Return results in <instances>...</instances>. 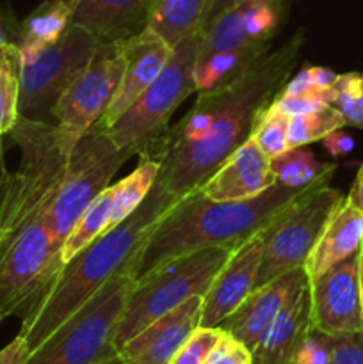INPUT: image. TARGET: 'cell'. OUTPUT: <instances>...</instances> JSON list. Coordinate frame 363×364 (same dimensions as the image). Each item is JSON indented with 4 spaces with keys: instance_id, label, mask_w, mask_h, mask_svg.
Listing matches in <instances>:
<instances>
[{
    "instance_id": "obj_1",
    "label": "cell",
    "mask_w": 363,
    "mask_h": 364,
    "mask_svg": "<svg viewBox=\"0 0 363 364\" xmlns=\"http://www.w3.org/2000/svg\"><path fill=\"white\" fill-rule=\"evenodd\" d=\"M9 135L21 160L0 194V316L23 320L63 270L50 206L71 148L56 124L25 117H18Z\"/></svg>"
},
{
    "instance_id": "obj_2",
    "label": "cell",
    "mask_w": 363,
    "mask_h": 364,
    "mask_svg": "<svg viewBox=\"0 0 363 364\" xmlns=\"http://www.w3.org/2000/svg\"><path fill=\"white\" fill-rule=\"evenodd\" d=\"M302 34L265 53L238 80L199 91L194 107L160 139L149 159L160 164L155 183L177 198L201 187L241 148L298 64Z\"/></svg>"
},
{
    "instance_id": "obj_3",
    "label": "cell",
    "mask_w": 363,
    "mask_h": 364,
    "mask_svg": "<svg viewBox=\"0 0 363 364\" xmlns=\"http://www.w3.org/2000/svg\"><path fill=\"white\" fill-rule=\"evenodd\" d=\"M319 185L290 188L276 183L244 201H212L198 191L191 192L162 217L137 252V277L187 252L206 247H238L267 230L292 203Z\"/></svg>"
},
{
    "instance_id": "obj_4",
    "label": "cell",
    "mask_w": 363,
    "mask_h": 364,
    "mask_svg": "<svg viewBox=\"0 0 363 364\" xmlns=\"http://www.w3.org/2000/svg\"><path fill=\"white\" fill-rule=\"evenodd\" d=\"M180 199L155 183L148 198L130 217L100 235L63 267L46 297L21 320L18 334L25 338L31 352L141 251L162 217Z\"/></svg>"
},
{
    "instance_id": "obj_5",
    "label": "cell",
    "mask_w": 363,
    "mask_h": 364,
    "mask_svg": "<svg viewBox=\"0 0 363 364\" xmlns=\"http://www.w3.org/2000/svg\"><path fill=\"white\" fill-rule=\"evenodd\" d=\"M135 259L137 255L34 348L27 364H112L117 361L120 355L114 336L125 302L137 279Z\"/></svg>"
},
{
    "instance_id": "obj_6",
    "label": "cell",
    "mask_w": 363,
    "mask_h": 364,
    "mask_svg": "<svg viewBox=\"0 0 363 364\" xmlns=\"http://www.w3.org/2000/svg\"><path fill=\"white\" fill-rule=\"evenodd\" d=\"M237 247H206L160 263L135 279L116 327V347L194 295H205Z\"/></svg>"
},
{
    "instance_id": "obj_7",
    "label": "cell",
    "mask_w": 363,
    "mask_h": 364,
    "mask_svg": "<svg viewBox=\"0 0 363 364\" xmlns=\"http://www.w3.org/2000/svg\"><path fill=\"white\" fill-rule=\"evenodd\" d=\"M205 31L189 36L171 52L159 77L114 124L105 128L116 146L149 159L169 130V119L187 96L196 91L194 68Z\"/></svg>"
},
{
    "instance_id": "obj_8",
    "label": "cell",
    "mask_w": 363,
    "mask_h": 364,
    "mask_svg": "<svg viewBox=\"0 0 363 364\" xmlns=\"http://www.w3.org/2000/svg\"><path fill=\"white\" fill-rule=\"evenodd\" d=\"M130 156L134 151L116 146L98 123L78 139L68 155L63 181L50 206L53 238L60 247L80 213L109 187L114 174Z\"/></svg>"
},
{
    "instance_id": "obj_9",
    "label": "cell",
    "mask_w": 363,
    "mask_h": 364,
    "mask_svg": "<svg viewBox=\"0 0 363 364\" xmlns=\"http://www.w3.org/2000/svg\"><path fill=\"white\" fill-rule=\"evenodd\" d=\"M345 196L327 183L313 187L292 203L281 215L263 230V252L256 287L305 267L324 228Z\"/></svg>"
},
{
    "instance_id": "obj_10",
    "label": "cell",
    "mask_w": 363,
    "mask_h": 364,
    "mask_svg": "<svg viewBox=\"0 0 363 364\" xmlns=\"http://www.w3.org/2000/svg\"><path fill=\"white\" fill-rule=\"evenodd\" d=\"M100 39L78 25H70L64 34L43 50L36 59L21 63L20 117L52 123V110L71 82L84 71L95 55Z\"/></svg>"
},
{
    "instance_id": "obj_11",
    "label": "cell",
    "mask_w": 363,
    "mask_h": 364,
    "mask_svg": "<svg viewBox=\"0 0 363 364\" xmlns=\"http://www.w3.org/2000/svg\"><path fill=\"white\" fill-rule=\"evenodd\" d=\"M127 68L123 39L102 41L80 75L63 92L52 110L57 130L71 149L78 139L102 119L116 95Z\"/></svg>"
},
{
    "instance_id": "obj_12",
    "label": "cell",
    "mask_w": 363,
    "mask_h": 364,
    "mask_svg": "<svg viewBox=\"0 0 363 364\" xmlns=\"http://www.w3.org/2000/svg\"><path fill=\"white\" fill-rule=\"evenodd\" d=\"M363 249L337 263L317 279L308 281L312 301V326L335 334L363 331V302L359 265Z\"/></svg>"
},
{
    "instance_id": "obj_13",
    "label": "cell",
    "mask_w": 363,
    "mask_h": 364,
    "mask_svg": "<svg viewBox=\"0 0 363 364\" xmlns=\"http://www.w3.org/2000/svg\"><path fill=\"white\" fill-rule=\"evenodd\" d=\"M283 14V0H241L205 27L199 53L238 46L270 48Z\"/></svg>"
},
{
    "instance_id": "obj_14",
    "label": "cell",
    "mask_w": 363,
    "mask_h": 364,
    "mask_svg": "<svg viewBox=\"0 0 363 364\" xmlns=\"http://www.w3.org/2000/svg\"><path fill=\"white\" fill-rule=\"evenodd\" d=\"M306 284L308 277L305 267H301L269 281L267 284L256 287L249 297L219 323V327L246 345L253 354L270 323Z\"/></svg>"
},
{
    "instance_id": "obj_15",
    "label": "cell",
    "mask_w": 363,
    "mask_h": 364,
    "mask_svg": "<svg viewBox=\"0 0 363 364\" xmlns=\"http://www.w3.org/2000/svg\"><path fill=\"white\" fill-rule=\"evenodd\" d=\"M201 308L203 295H194L139 331L117 355L125 364H169L201 323Z\"/></svg>"
},
{
    "instance_id": "obj_16",
    "label": "cell",
    "mask_w": 363,
    "mask_h": 364,
    "mask_svg": "<svg viewBox=\"0 0 363 364\" xmlns=\"http://www.w3.org/2000/svg\"><path fill=\"white\" fill-rule=\"evenodd\" d=\"M262 252V235H256L231 252L228 262L217 272L216 279L203 295L199 326L219 327V323L249 297V294L256 288Z\"/></svg>"
},
{
    "instance_id": "obj_17",
    "label": "cell",
    "mask_w": 363,
    "mask_h": 364,
    "mask_svg": "<svg viewBox=\"0 0 363 364\" xmlns=\"http://www.w3.org/2000/svg\"><path fill=\"white\" fill-rule=\"evenodd\" d=\"M123 46L127 53V68L109 109L98 121L100 127L103 128H109L110 124L116 123L137 102L139 96L159 77L173 52L166 41H162L148 28H142L137 34L125 38Z\"/></svg>"
},
{
    "instance_id": "obj_18",
    "label": "cell",
    "mask_w": 363,
    "mask_h": 364,
    "mask_svg": "<svg viewBox=\"0 0 363 364\" xmlns=\"http://www.w3.org/2000/svg\"><path fill=\"white\" fill-rule=\"evenodd\" d=\"M276 185L270 159L251 137L235 149L196 191L212 201H244Z\"/></svg>"
},
{
    "instance_id": "obj_19",
    "label": "cell",
    "mask_w": 363,
    "mask_h": 364,
    "mask_svg": "<svg viewBox=\"0 0 363 364\" xmlns=\"http://www.w3.org/2000/svg\"><path fill=\"white\" fill-rule=\"evenodd\" d=\"M153 0H77L71 25L85 28L100 41L130 38L146 27Z\"/></svg>"
},
{
    "instance_id": "obj_20",
    "label": "cell",
    "mask_w": 363,
    "mask_h": 364,
    "mask_svg": "<svg viewBox=\"0 0 363 364\" xmlns=\"http://www.w3.org/2000/svg\"><path fill=\"white\" fill-rule=\"evenodd\" d=\"M359 249H363V213L345 198L344 203L335 210L306 259V277L308 281L317 279Z\"/></svg>"
},
{
    "instance_id": "obj_21",
    "label": "cell",
    "mask_w": 363,
    "mask_h": 364,
    "mask_svg": "<svg viewBox=\"0 0 363 364\" xmlns=\"http://www.w3.org/2000/svg\"><path fill=\"white\" fill-rule=\"evenodd\" d=\"M312 327V301L310 288L306 284L265 331L253 350V361L287 364Z\"/></svg>"
},
{
    "instance_id": "obj_22",
    "label": "cell",
    "mask_w": 363,
    "mask_h": 364,
    "mask_svg": "<svg viewBox=\"0 0 363 364\" xmlns=\"http://www.w3.org/2000/svg\"><path fill=\"white\" fill-rule=\"evenodd\" d=\"M73 9V4L66 0H46L21 21L16 41L21 63L36 59L64 34L71 25Z\"/></svg>"
},
{
    "instance_id": "obj_23",
    "label": "cell",
    "mask_w": 363,
    "mask_h": 364,
    "mask_svg": "<svg viewBox=\"0 0 363 364\" xmlns=\"http://www.w3.org/2000/svg\"><path fill=\"white\" fill-rule=\"evenodd\" d=\"M209 0H153L146 27L171 48L205 28Z\"/></svg>"
},
{
    "instance_id": "obj_24",
    "label": "cell",
    "mask_w": 363,
    "mask_h": 364,
    "mask_svg": "<svg viewBox=\"0 0 363 364\" xmlns=\"http://www.w3.org/2000/svg\"><path fill=\"white\" fill-rule=\"evenodd\" d=\"M265 53H269L267 46H238L223 52L199 53L194 68L196 92L223 87L238 80Z\"/></svg>"
},
{
    "instance_id": "obj_25",
    "label": "cell",
    "mask_w": 363,
    "mask_h": 364,
    "mask_svg": "<svg viewBox=\"0 0 363 364\" xmlns=\"http://www.w3.org/2000/svg\"><path fill=\"white\" fill-rule=\"evenodd\" d=\"M270 169L276 178V183L290 188H306L312 185L330 183L337 166L319 162L310 149L299 146V148H288L281 155L270 159Z\"/></svg>"
},
{
    "instance_id": "obj_26",
    "label": "cell",
    "mask_w": 363,
    "mask_h": 364,
    "mask_svg": "<svg viewBox=\"0 0 363 364\" xmlns=\"http://www.w3.org/2000/svg\"><path fill=\"white\" fill-rule=\"evenodd\" d=\"M114 199V185H109L96 199H93L91 205L80 213L77 223L70 230L68 237L64 238L63 247H60V263L63 267L70 259H73L78 252L84 251L88 245H91L100 235H103L109 228L110 206Z\"/></svg>"
},
{
    "instance_id": "obj_27",
    "label": "cell",
    "mask_w": 363,
    "mask_h": 364,
    "mask_svg": "<svg viewBox=\"0 0 363 364\" xmlns=\"http://www.w3.org/2000/svg\"><path fill=\"white\" fill-rule=\"evenodd\" d=\"M160 164L153 159H141V164L125 180L114 183V199L110 206L109 228L117 226L121 220L130 217L148 198L149 191L159 176Z\"/></svg>"
},
{
    "instance_id": "obj_28",
    "label": "cell",
    "mask_w": 363,
    "mask_h": 364,
    "mask_svg": "<svg viewBox=\"0 0 363 364\" xmlns=\"http://www.w3.org/2000/svg\"><path fill=\"white\" fill-rule=\"evenodd\" d=\"M21 53L16 43L0 46V137L9 134L16 124L20 100Z\"/></svg>"
},
{
    "instance_id": "obj_29",
    "label": "cell",
    "mask_w": 363,
    "mask_h": 364,
    "mask_svg": "<svg viewBox=\"0 0 363 364\" xmlns=\"http://www.w3.org/2000/svg\"><path fill=\"white\" fill-rule=\"evenodd\" d=\"M342 127H345L344 119L331 105L313 112L292 116L288 124V148H299L310 142L322 141V137Z\"/></svg>"
},
{
    "instance_id": "obj_30",
    "label": "cell",
    "mask_w": 363,
    "mask_h": 364,
    "mask_svg": "<svg viewBox=\"0 0 363 364\" xmlns=\"http://www.w3.org/2000/svg\"><path fill=\"white\" fill-rule=\"evenodd\" d=\"M331 107L338 110L345 127L363 130V73L351 71L338 75Z\"/></svg>"
},
{
    "instance_id": "obj_31",
    "label": "cell",
    "mask_w": 363,
    "mask_h": 364,
    "mask_svg": "<svg viewBox=\"0 0 363 364\" xmlns=\"http://www.w3.org/2000/svg\"><path fill=\"white\" fill-rule=\"evenodd\" d=\"M288 124H290V116L273 103L260 116L251 139L267 159H274L288 149Z\"/></svg>"
},
{
    "instance_id": "obj_32",
    "label": "cell",
    "mask_w": 363,
    "mask_h": 364,
    "mask_svg": "<svg viewBox=\"0 0 363 364\" xmlns=\"http://www.w3.org/2000/svg\"><path fill=\"white\" fill-rule=\"evenodd\" d=\"M224 331L221 327H201L199 326L191 334L187 341L182 345L180 350L169 364H205L210 352L214 350Z\"/></svg>"
},
{
    "instance_id": "obj_33",
    "label": "cell",
    "mask_w": 363,
    "mask_h": 364,
    "mask_svg": "<svg viewBox=\"0 0 363 364\" xmlns=\"http://www.w3.org/2000/svg\"><path fill=\"white\" fill-rule=\"evenodd\" d=\"M287 364H331V336L312 327Z\"/></svg>"
},
{
    "instance_id": "obj_34",
    "label": "cell",
    "mask_w": 363,
    "mask_h": 364,
    "mask_svg": "<svg viewBox=\"0 0 363 364\" xmlns=\"http://www.w3.org/2000/svg\"><path fill=\"white\" fill-rule=\"evenodd\" d=\"M331 102H333V87L326 89V91L313 89V91L301 96H276L273 105H276L278 109L283 110L285 114H288L292 117L299 116V114L313 112V110L324 109V107H330Z\"/></svg>"
},
{
    "instance_id": "obj_35",
    "label": "cell",
    "mask_w": 363,
    "mask_h": 364,
    "mask_svg": "<svg viewBox=\"0 0 363 364\" xmlns=\"http://www.w3.org/2000/svg\"><path fill=\"white\" fill-rule=\"evenodd\" d=\"M331 364H363V331L331 336Z\"/></svg>"
},
{
    "instance_id": "obj_36",
    "label": "cell",
    "mask_w": 363,
    "mask_h": 364,
    "mask_svg": "<svg viewBox=\"0 0 363 364\" xmlns=\"http://www.w3.org/2000/svg\"><path fill=\"white\" fill-rule=\"evenodd\" d=\"M253 354L246 345L235 340L228 333L223 334L219 343L210 352L205 364H251Z\"/></svg>"
},
{
    "instance_id": "obj_37",
    "label": "cell",
    "mask_w": 363,
    "mask_h": 364,
    "mask_svg": "<svg viewBox=\"0 0 363 364\" xmlns=\"http://www.w3.org/2000/svg\"><path fill=\"white\" fill-rule=\"evenodd\" d=\"M322 146L331 156L342 159V156H347L354 149V139L338 128V130H333L326 137H322Z\"/></svg>"
},
{
    "instance_id": "obj_38",
    "label": "cell",
    "mask_w": 363,
    "mask_h": 364,
    "mask_svg": "<svg viewBox=\"0 0 363 364\" xmlns=\"http://www.w3.org/2000/svg\"><path fill=\"white\" fill-rule=\"evenodd\" d=\"M28 355H31V348L25 338L18 334L9 345L0 350V364H27Z\"/></svg>"
},
{
    "instance_id": "obj_39",
    "label": "cell",
    "mask_w": 363,
    "mask_h": 364,
    "mask_svg": "<svg viewBox=\"0 0 363 364\" xmlns=\"http://www.w3.org/2000/svg\"><path fill=\"white\" fill-rule=\"evenodd\" d=\"M310 91H313L312 75H310V66H305L292 80H287L278 96H301Z\"/></svg>"
},
{
    "instance_id": "obj_40",
    "label": "cell",
    "mask_w": 363,
    "mask_h": 364,
    "mask_svg": "<svg viewBox=\"0 0 363 364\" xmlns=\"http://www.w3.org/2000/svg\"><path fill=\"white\" fill-rule=\"evenodd\" d=\"M310 75H312L313 89H319V91H326V89L333 87L338 77L330 68L322 66H310Z\"/></svg>"
},
{
    "instance_id": "obj_41",
    "label": "cell",
    "mask_w": 363,
    "mask_h": 364,
    "mask_svg": "<svg viewBox=\"0 0 363 364\" xmlns=\"http://www.w3.org/2000/svg\"><path fill=\"white\" fill-rule=\"evenodd\" d=\"M345 198H347V201L351 203L356 210H359V212L363 213V162L362 166H359L358 174H356L354 183H352L351 191H349V194L345 196Z\"/></svg>"
},
{
    "instance_id": "obj_42",
    "label": "cell",
    "mask_w": 363,
    "mask_h": 364,
    "mask_svg": "<svg viewBox=\"0 0 363 364\" xmlns=\"http://www.w3.org/2000/svg\"><path fill=\"white\" fill-rule=\"evenodd\" d=\"M233 0H209V9H206V20H205V27L209 23H212L219 14H223L224 11L230 9ZM205 31V28H203Z\"/></svg>"
},
{
    "instance_id": "obj_43",
    "label": "cell",
    "mask_w": 363,
    "mask_h": 364,
    "mask_svg": "<svg viewBox=\"0 0 363 364\" xmlns=\"http://www.w3.org/2000/svg\"><path fill=\"white\" fill-rule=\"evenodd\" d=\"M9 171L6 166V146H4V137H0V194H2L6 181L9 178Z\"/></svg>"
},
{
    "instance_id": "obj_44",
    "label": "cell",
    "mask_w": 363,
    "mask_h": 364,
    "mask_svg": "<svg viewBox=\"0 0 363 364\" xmlns=\"http://www.w3.org/2000/svg\"><path fill=\"white\" fill-rule=\"evenodd\" d=\"M7 43H14V41H11L6 13H4V9H2V7H0V46L7 45Z\"/></svg>"
},
{
    "instance_id": "obj_45",
    "label": "cell",
    "mask_w": 363,
    "mask_h": 364,
    "mask_svg": "<svg viewBox=\"0 0 363 364\" xmlns=\"http://www.w3.org/2000/svg\"><path fill=\"white\" fill-rule=\"evenodd\" d=\"M359 287H362V302H363V256H362V265H359Z\"/></svg>"
},
{
    "instance_id": "obj_46",
    "label": "cell",
    "mask_w": 363,
    "mask_h": 364,
    "mask_svg": "<svg viewBox=\"0 0 363 364\" xmlns=\"http://www.w3.org/2000/svg\"><path fill=\"white\" fill-rule=\"evenodd\" d=\"M112 364H125V363H123V361H121V359H117V361H114Z\"/></svg>"
},
{
    "instance_id": "obj_47",
    "label": "cell",
    "mask_w": 363,
    "mask_h": 364,
    "mask_svg": "<svg viewBox=\"0 0 363 364\" xmlns=\"http://www.w3.org/2000/svg\"><path fill=\"white\" fill-rule=\"evenodd\" d=\"M66 2H70V4H73V6H75V4H77V0H66Z\"/></svg>"
},
{
    "instance_id": "obj_48",
    "label": "cell",
    "mask_w": 363,
    "mask_h": 364,
    "mask_svg": "<svg viewBox=\"0 0 363 364\" xmlns=\"http://www.w3.org/2000/svg\"><path fill=\"white\" fill-rule=\"evenodd\" d=\"M237 2H241V0H233V4H237ZM233 4H231V6H233Z\"/></svg>"
},
{
    "instance_id": "obj_49",
    "label": "cell",
    "mask_w": 363,
    "mask_h": 364,
    "mask_svg": "<svg viewBox=\"0 0 363 364\" xmlns=\"http://www.w3.org/2000/svg\"><path fill=\"white\" fill-rule=\"evenodd\" d=\"M251 364H263V363H256V361H253Z\"/></svg>"
},
{
    "instance_id": "obj_50",
    "label": "cell",
    "mask_w": 363,
    "mask_h": 364,
    "mask_svg": "<svg viewBox=\"0 0 363 364\" xmlns=\"http://www.w3.org/2000/svg\"><path fill=\"white\" fill-rule=\"evenodd\" d=\"M0 322H2V316H0Z\"/></svg>"
}]
</instances>
